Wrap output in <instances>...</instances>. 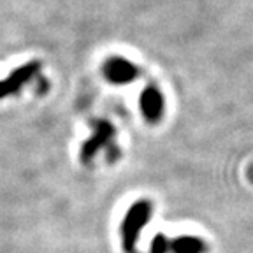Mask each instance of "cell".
<instances>
[{
	"instance_id": "6",
	"label": "cell",
	"mask_w": 253,
	"mask_h": 253,
	"mask_svg": "<svg viewBox=\"0 0 253 253\" xmlns=\"http://www.w3.org/2000/svg\"><path fill=\"white\" fill-rule=\"evenodd\" d=\"M139 106H141L142 116L148 120V122L155 123L162 118L164 115V97L162 93L158 91L157 86L150 84L142 90L141 99H139Z\"/></svg>"
},
{
	"instance_id": "4",
	"label": "cell",
	"mask_w": 253,
	"mask_h": 253,
	"mask_svg": "<svg viewBox=\"0 0 253 253\" xmlns=\"http://www.w3.org/2000/svg\"><path fill=\"white\" fill-rule=\"evenodd\" d=\"M113 137H115V126L109 122H104V120L97 122L93 126V135L81 148V160L90 162L91 158L97 155V151L102 150L104 146H107L113 141Z\"/></svg>"
},
{
	"instance_id": "2",
	"label": "cell",
	"mask_w": 253,
	"mask_h": 253,
	"mask_svg": "<svg viewBox=\"0 0 253 253\" xmlns=\"http://www.w3.org/2000/svg\"><path fill=\"white\" fill-rule=\"evenodd\" d=\"M208 246L201 237L195 236H179L167 237L164 234L155 236L151 241V253H206Z\"/></svg>"
},
{
	"instance_id": "5",
	"label": "cell",
	"mask_w": 253,
	"mask_h": 253,
	"mask_svg": "<svg viewBox=\"0 0 253 253\" xmlns=\"http://www.w3.org/2000/svg\"><path fill=\"white\" fill-rule=\"evenodd\" d=\"M39 71V62H30L21 65L20 69H16L9 74V78L0 81V99H4L7 95L20 91V88L27 83L28 79H32L36 76V72Z\"/></svg>"
},
{
	"instance_id": "1",
	"label": "cell",
	"mask_w": 253,
	"mask_h": 253,
	"mask_svg": "<svg viewBox=\"0 0 253 253\" xmlns=\"http://www.w3.org/2000/svg\"><path fill=\"white\" fill-rule=\"evenodd\" d=\"M151 216V204L148 201H139L126 211L125 218L122 221V243L123 250L128 253L134 252L135 243L139 239V234L144 229Z\"/></svg>"
},
{
	"instance_id": "3",
	"label": "cell",
	"mask_w": 253,
	"mask_h": 253,
	"mask_svg": "<svg viewBox=\"0 0 253 253\" xmlns=\"http://www.w3.org/2000/svg\"><path fill=\"white\" fill-rule=\"evenodd\" d=\"M102 72L107 81L113 84H126L139 76V69L134 63L120 56H111L109 60H106Z\"/></svg>"
}]
</instances>
